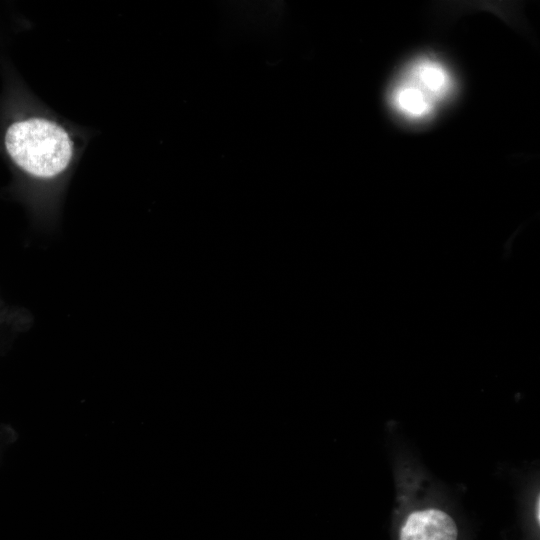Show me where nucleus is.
I'll list each match as a JSON object with an SVG mask.
<instances>
[{"label":"nucleus","instance_id":"1","mask_svg":"<svg viewBox=\"0 0 540 540\" xmlns=\"http://www.w3.org/2000/svg\"><path fill=\"white\" fill-rule=\"evenodd\" d=\"M5 147L11 159L25 172L51 178L64 171L72 157L73 145L67 132L43 118L11 124L5 133Z\"/></svg>","mask_w":540,"mask_h":540},{"label":"nucleus","instance_id":"2","mask_svg":"<svg viewBox=\"0 0 540 540\" xmlns=\"http://www.w3.org/2000/svg\"><path fill=\"white\" fill-rule=\"evenodd\" d=\"M454 518L438 507L429 506L411 511L404 518L398 540H458Z\"/></svg>","mask_w":540,"mask_h":540},{"label":"nucleus","instance_id":"3","mask_svg":"<svg viewBox=\"0 0 540 540\" xmlns=\"http://www.w3.org/2000/svg\"><path fill=\"white\" fill-rule=\"evenodd\" d=\"M539 506H540V500H539V496H537V499H536V502H535V519L537 521V524H539V522H540Z\"/></svg>","mask_w":540,"mask_h":540}]
</instances>
